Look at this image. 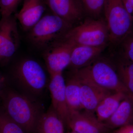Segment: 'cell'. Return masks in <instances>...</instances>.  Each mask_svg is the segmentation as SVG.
I'll list each match as a JSON object with an SVG mask.
<instances>
[{"label":"cell","mask_w":133,"mask_h":133,"mask_svg":"<svg viewBox=\"0 0 133 133\" xmlns=\"http://www.w3.org/2000/svg\"><path fill=\"white\" fill-rule=\"evenodd\" d=\"M84 12L92 16H98L104 11L105 0H79Z\"/></svg>","instance_id":"44dd1931"},{"label":"cell","mask_w":133,"mask_h":133,"mask_svg":"<svg viewBox=\"0 0 133 133\" xmlns=\"http://www.w3.org/2000/svg\"><path fill=\"white\" fill-rule=\"evenodd\" d=\"M133 121V97L127 95L118 107L104 123L109 129H118Z\"/></svg>","instance_id":"5bb4252c"},{"label":"cell","mask_w":133,"mask_h":133,"mask_svg":"<svg viewBox=\"0 0 133 133\" xmlns=\"http://www.w3.org/2000/svg\"><path fill=\"white\" fill-rule=\"evenodd\" d=\"M115 68L129 95L133 97V63L122 57L117 62Z\"/></svg>","instance_id":"d6986e66"},{"label":"cell","mask_w":133,"mask_h":133,"mask_svg":"<svg viewBox=\"0 0 133 133\" xmlns=\"http://www.w3.org/2000/svg\"><path fill=\"white\" fill-rule=\"evenodd\" d=\"M105 47V45L99 47L75 45L72 51L69 66L76 70L89 65L95 61Z\"/></svg>","instance_id":"9a60e30c"},{"label":"cell","mask_w":133,"mask_h":133,"mask_svg":"<svg viewBox=\"0 0 133 133\" xmlns=\"http://www.w3.org/2000/svg\"><path fill=\"white\" fill-rule=\"evenodd\" d=\"M68 133H77L76 132H74V131H72L71 132H69Z\"/></svg>","instance_id":"4316f807"},{"label":"cell","mask_w":133,"mask_h":133,"mask_svg":"<svg viewBox=\"0 0 133 133\" xmlns=\"http://www.w3.org/2000/svg\"><path fill=\"white\" fill-rule=\"evenodd\" d=\"M123 92H115L107 96L98 105L95 114L98 119L105 122L110 118L127 95Z\"/></svg>","instance_id":"ac0fdd59"},{"label":"cell","mask_w":133,"mask_h":133,"mask_svg":"<svg viewBox=\"0 0 133 133\" xmlns=\"http://www.w3.org/2000/svg\"><path fill=\"white\" fill-rule=\"evenodd\" d=\"M49 88L51 98V105L65 125L67 126L70 113L65 95V80L62 72L50 73Z\"/></svg>","instance_id":"9c48e42d"},{"label":"cell","mask_w":133,"mask_h":133,"mask_svg":"<svg viewBox=\"0 0 133 133\" xmlns=\"http://www.w3.org/2000/svg\"><path fill=\"white\" fill-rule=\"evenodd\" d=\"M0 133H27L20 125L10 118L0 106Z\"/></svg>","instance_id":"ffe728a7"},{"label":"cell","mask_w":133,"mask_h":133,"mask_svg":"<svg viewBox=\"0 0 133 133\" xmlns=\"http://www.w3.org/2000/svg\"><path fill=\"white\" fill-rule=\"evenodd\" d=\"M67 127L77 133H106L109 130L95 113L84 109L70 115Z\"/></svg>","instance_id":"30bf717a"},{"label":"cell","mask_w":133,"mask_h":133,"mask_svg":"<svg viewBox=\"0 0 133 133\" xmlns=\"http://www.w3.org/2000/svg\"><path fill=\"white\" fill-rule=\"evenodd\" d=\"M122 57L133 63V31L121 43Z\"/></svg>","instance_id":"603a6c76"},{"label":"cell","mask_w":133,"mask_h":133,"mask_svg":"<svg viewBox=\"0 0 133 133\" xmlns=\"http://www.w3.org/2000/svg\"><path fill=\"white\" fill-rule=\"evenodd\" d=\"M45 10L43 0H24L15 17L25 30H30L42 17Z\"/></svg>","instance_id":"4fadbf2b"},{"label":"cell","mask_w":133,"mask_h":133,"mask_svg":"<svg viewBox=\"0 0 133 133\" xmlns=\"http://www.w3.org/2000/svg\"><path fill=\"white\" fill-rule=\"evenodd\" d=\"M8 84V81L5 74H3L0 71V101L2 93Z\"/></svg>","instance_id":"cb8c5ba5"},{"label":"cell","mask_w":133,"mask_h":133,"mask_svg":"<svg viewBox=\"0 0 133 133\" xmlns=\"http://www.w3.org/2000/svg\"><path fill=\"white\" fill-rule=\"evenodd\" d=\"M78 77L81 81L80 98L83 109L95 113V109L100 102L114 92Z\"/></svg>","instance_id":"8fae6325"},{"label":"cell","mask_w":133,"mask_h":133,"mask_svg":"<svg viewBox=\"0 0 133 133\" xmlns=\"http://www.w3.org/2000/svg\"><path fill=\"white\" fill-rule=\"evenodd\" d=\"M53 14L71 26L80 20L84 12L79 0H47Z\"/></svg>","instance_id":"7c38bea8"},{"label":"cell","mask_w":133,"mask_h":133,"mask_svg":"<svg viewBox=\"0 0 133 133\" xmlns=\"http://www.w3.org/2000/svg\"><path fill=\"white\" fill-rule=\"evenodd\" d=\"M41 104L18 92L8 84L0 101V106L8 116L27 133H36L37 123L44 112Z\"/></svg>","instance_id":"7a4b0ae2"},{"label":"cell","mask_w":133,"mask_h":133,"mask_svg":"<svg viewBox=\"0 0 133 133\" xmlns=\"http://www.w3.org/2000/svg\"><path fill=\"white\" fill-rule=\"evenodd\" d=\"M64 123L51 105L40 117L36 133H64Z\"/></svg>","instance_id":"e0dca14e"},{"label":"cell","mask_w":133,"mask_h":133,"mask_svg":"<svg viewBox=\"0 0 133 133\" xmlns=\"http://www.w3.org/2000/svg\"><path fill=\"white\" fill-rule=\"evenodd\" d=\"M64 38L75 45L104 46L109 39L106 23L101 19H87L83 23L70 29Z\"/></svg>","instance_id":"5b68a950"},{"label":"cell","mask_w":133,"mask_h":133,"mask_svg":"<svg viewBox=\"0 0 133 133\" xmlns=\"http://www.w3.org/2000/svg\"><path fill=\"white\" fill-rule=\"evenodd\" d=\"M65 80V97L70 116L73 113L83 109L80 98L81 81L74 70Z\"/></svg>","instance_id":"2e32d148"},{"label":"cell","mask_w":133,"mask_h":133,"mask_svg":"<svg viewBox=\"0 0 133 133\" xmlns=\"http://www.w3.org/2000/svg\"><path fill=\"white\" fill-rule=\"evenodd\" d=\"M21 0H0V14L1 18L12 15Z\"/></svg>","instance_id":"7402d4cb"},{"label":"cell","mask_w":133,"mask_h":133,"mask_svg":"<svg viewBox=\"0 0 133 133\" xmlns=\"http://www.w3.org/2000/svg\"><path fill=\"white\" fill-rule=\"evenodd\" d=\"M113 133H133V124H129L122 127Z\"/></svg>","instance_id":"d4e9b609"},{"label":"cell","mask_w":133,"mask_h":133,"mask_svg":"<svg viewBox=\"0 0 133 133\" xmlns=\"http://www.w3.org/2000/svg\"><path fill=\"white\" fill-rule=\"evenodd\" d=\"M133 9V0H128Z\"/></svg>","instance_id":"484cf974"},{"label":"cell","mask_w":133,"mask_h":133,"mask_svg":"<svg viewBox=\"0 0 133 133\" xmlns=\"http://www.w3.org/2000/svg\"><path fill=\"white\" fill-rule=\"evenodd\" d=\"M79 77L88 80L112 92H123L129 94L121 83L115 67L103 60L94 61L81 69L73 70Z\"/></svg>","instance_id":"3957f363"},{"label":"cell","mask_w":133,"mask_h":133,"mask_svg":"<svg viewBox=\"0 0 133 133\" xmlns=\"http://www.w3.org/2000/svg\"><path fill=\"white\" fill-rule=\"evenodd\" d=\"M75 45L64 38L62 42L54 43L49 46L44 55L49 74L62 72L69 66L72 51Z\"/></svg>","instance_id":"ba28073f"},{"label":"cell","mask_w":133,"mask_h":133,"mask_svg":"<svg viewBox=\"0 0 133 133\" xmlns=\"http://www.w3.org/2000/svg\"><path fill=\"white\" fill-rule=\"evenodd\" d=\"M104 11L112 42L120 43L133 31V22L122 0H105Z\"/></svg>","instance_id":"277c9868"},{"label":"cell","mask_w":133,"mask_h":133,"mask_svg":"<svg viewBox=\"0 0 133 133\" xmlns=\"http://www.w3.org/2000/svg\"><path fill=\"white\" fill-rule=\"evenodd\" d=\"M16 21L12 15L0 20V67L10 63L19 47L20 39Z\"/></svg>","instance_id":"52a82bcc"},{"label":"cell","mask_w":133,"mask_h":133,"mask_svg":"<svg viewBox=\"0 0 133 133\" xmlns=\"http://www.w3.org/2000/svg\"><path fill=\"white\" fill-rule=\"evenodd\" d=\"M70 26L54 14L46 15L30 30L29 38L38 47H49L62 32Z\"/></svg>","instance_id":"8992f818"},{"label":"cell","mask_w":133,"mask_h":133,"mask_svg":"<svg viewBox=\"0 0 133 133\" xmlns=\"http://www.w3.org/2000/svg\"><path fill=\"white\" fill-rule=\"evenodd\" d=\"M10 87L35 102L41 103L50 77L42 65L35 59L26 58L14 64L5 74Z\"/></svg>","instance_id":"6da1fadb"}]
</instances>
